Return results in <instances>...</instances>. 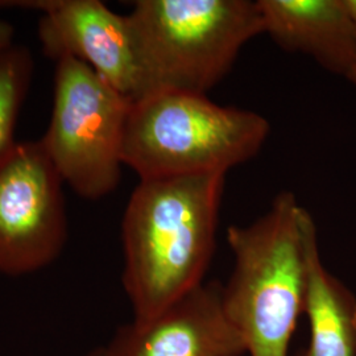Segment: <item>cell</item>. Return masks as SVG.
Here are the masks:
<instances>
[{
  "mask_svg": "<svg viewBox=\"0 0 356 356\" xmlns=\"http://www.w3.org/2000/svg\"><path fill=\"white\" fill-rule=\"evenodd\" d=\"M226 173L140 181L128 201L123 286L147 322L204 284L216 251Z\"/></svg>",
  "mask_w": 356,
  "mask_h": 356,
  "instance_id": "1",
  "label": "cell"
},
{
  "mask_svg": "<svg viewBox=\"0 0 356 356\" xmlns=\"http://www.w3.org/2000/svg\"><path fill=\"white\" fill-rule=\"evenodd\" d=\"M304 313L310 325L305 356H356V298L323 267L317 229L307 243Z\"/></svg>",
  "mask_w": 356,
  "mask_h": 356,
  "instance_id": "10",
  "label": "cell"
},
{
  "mask_svg": "<svg viewBox=\"0 0 356 356\" xmlns=\"http://www.w3.org/2000/svg\"><path fill=\"white\" fill-rule=\"evenodd\" d=\"M64 179L42 141L17 143L0 163V273L49 267L67 241Z\"/></svg>",
  "mask_w": 356,
  "mask_h": 356,
  "instance_id": "6",
  "label": "cell"
},
{
  "mask_svg": "<svg viewBox=\"0 0 356 356\" xmlns=\"http://www.w3.org/2000/svg\"><path fill=\"white\" fill-rule=\"evenodd\" d=\"M131 106L89 65L72 57L57 61L51 122L41 141L81 198L101 200L118 188Z\"/></svg>",
  "mask_w": 356,
  "mask_h": 356,
  "instance_id": "5",
  "label": "cell"
},
{
  "mask_svg": "<svg viewBox=\"0 0 356 356\" xmlns=\"http://www.w3.org/2000/svg\"><path fill=\"white\" fill-rule=\"evenodd\" d=\"M106 356H242L245 346L222 301V284H202L147 322L122 326Z\"/></svg>",
  "mask_w": 356,
  "mask_h": 356,
  "instance_id": "8",
  "label": "cell"
},
{
  "mask_svg": "<svg viewBox=\"0 0 356 356\" xmlns=\"http://www.w3.org/2000/svg\"><path fill=\"white\" fill-rule=\"evenodd\" d=\"M316 223L291 191L248 226H229L234 267L222 301L248 356H289L304 313L307 243Z\"/></svg>",
  "mask_w": 356,
  "mask_h": 356,
  "instance_id": "2",
  "label": "cell"
},
{
  "mask_svg": "<svg viewBox=\"0 0 356 356\" xmlns=\"http://www.w3.org/2000/svg\"><path fill=\"white\" fill-rule=\"evenodd\" d=\"M13 26L10 23L0 20V51L13 45Z\"/></svg>",
  "mask_w": 356,
  "mask_h": 356,
  "instance_id": "12",
  "label": "cell"
},
{
  "mask_svg": "<svg viewBox=\"0 0 356 356\" xmlns=\"http://www.w3.org/2000/svg\"><path fill=\"white\" fill-rule=\"evenodd\" d=\"M128 19L152 92L206 94L264 33L252 0H139Z\"/></svg>",
  "mask_w": 356,
  "mask_h": 356,
  "instance_id": "4",
  "label": "cell"
},
{
  "mask_svg": "<svg viewBox=\"0 0 356 356\" xmlns=\"http://www.w3.org/2000/svg\"><path fill=\"white\" fill-rule=\"evenodd\" d=\"M297 356H305L304 355V353H300V354H298V355Z\"/></svg>",
  "mask_w": 356,
  "mask_h": 356,
  "instance_id": "15",
  "label": "cell"
},
{
  "mask_svg": "<svg viewBox=\"0 0 356 356\" xmlns=\"http://www.w3.org/2000/svg\"><path fill=\"white\" fill-rule=\"evenodd\" d=\"M1 7L42 13L38 40L51 60L72 57L89 65L129 102L152 94L128 15L99 0L0 1Z\"/></svg>",
  "mask_w": 356,
  "mask_h": 356,
  "instance_id": "7",
  "label": "cell"
},
{
  "mask_svg": "<svg viewBox=\"0 0 356 356\" xmlns=\"http://www.w3.org/2000/svg\"><path fill=\"white\" fill-rule=\"evenodd\" d=\"M86 356H106V353H104V348H103V347H99V348L92 350V351L89 353Z\"/></svg>",
  "mask_w": 356,
  "mask_h": 356,
  "instance_id": "14",
  "label": "cell"
},
{
  "mask_svg": "<svg viewBox=\"0 0 356 356\" xmlns=\"http://www.w3.org/2000/svg\"><path fill=\"white\" fill-rule=\"evenodd\" d=\"M264 33L288 51L313 57L353 79L356 41L344 0H257Z\"/></svg>",
  "mask_w": 356,
  "mask_h": 356,
  "instance_id": "9",
  "label": "cell"
},
{
  "mask_svg": "<svg viewBox=\"0 0 356 356\" xmlns=\"http://www.w3.org/2000/svg\"><path fill=\"white\" fill-rule=\"evenodd\" d=\"M269 135L264 116L206 94L159 90L132 103L123 164L140 181L227 173L254 157Z\"/></svg>",
  "mask_w": 356,
  "mask_h": 356,
  "instance_id": "3",
  "label": "cell"
},
{
  "mask_svg": "<svg viewBox=\"0 0 356 356\" xmlns=\"http://www.w3.org/2000/svg\"><path fill=\"white\" fill-rule=\"evenodd\" d=\"M344 4H346V8H347V13L351 17V22H353V26H354V33H355V41H356V0H344ZM356 76L355 74L353 76V79Z\"/></svg>",
  "mask_w": 356,
  "mask_h": 356,
  "instance_id": "13",
  "label": "cell"
},
{
  "mask_svg": "<svg viewBox=\"0 0 356 356\" xmlns=\"http://www.w3.org/2000/svg\"><path fill=\"white\" fill-rule=\"evenodd\" d=\"M32 74L33 58L28 48L13 44L0 51V163L17 144L15 127Z\"/></svg>",
  "mask_w": 356,
  "mask_h": 356,
  "instance_id": "11",
  "label": "cell"
}]
</instances>
